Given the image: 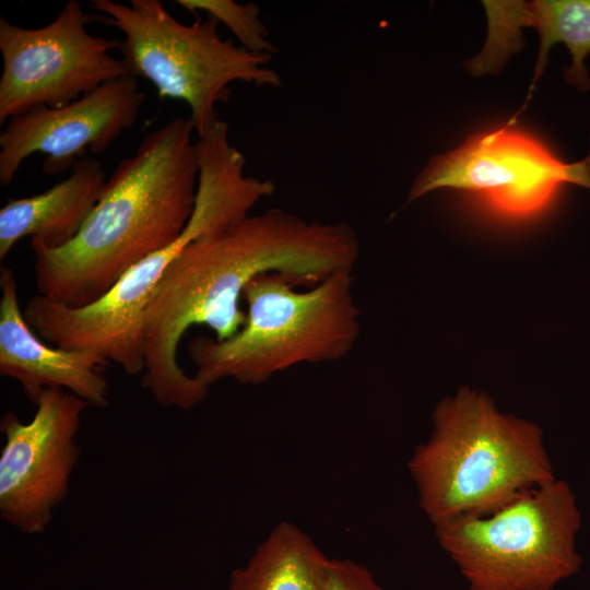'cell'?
<instances>
[{
  "mask_svg": "<svg viewBox=\"0 0 590 590\" xmlns=\"http://www.w3.org/2000/svg\"><path fill=\"white\" fill-rule=\"evenodd\" d=\"M432 421L408 469L434 527L489 515L556 479L541 427L500 412L484 392L461 387Z\"/></svg>",
  "mask_w": 590,
  "mask_h": 590,
  "instance_id": "obj_3",
  "label": "cell"
},
{
  "mask_svg": "<svg viewBox=\"0 0 590 590\" xmlns=\"http://www.w3.org/2000/svg\"><path fill=\"white\" fill-rule=\"evenodd\" d=\"M330 559L298 527L283 521L232 571L227 590H329Z\"/></svg>",
  "mask_w": 590,
  "mask_h": 590,
  "instance_id": "obj_14",
  "label": "cell"
},
{
  "mask_svg": "<svg viewBox=\"0 0 590 590\" xmlns=\"http://www.w3.org/2000/svg\"><path fill=\"white\" fill-rule=\"evenodd\" d=\"M190 119L148 133L119 162L80 233L67 245L31 240L38 294L90 305L144 258L174 243L194 206L199 164Z\"/></svg>",
  "mask_w": 590,
  "mask_h": 590,
  "instance_id": "obj_2",
  "label": "cell"
},
{
  "mask_svg": "<svg viewBox=\"0 0 590 590\" xmlns=\"http://www.w3.org/2000/svg\"><path fill=\"white\" fill-rule=\"evenodd\" d=\"M176 3L196 16L199 12L224 24L239 46L255 54L273 56L278 48L269 39V31L260 19V7L253 2L233 0H177Z\"/></svg>",
  "mask_w": 590,
  "mask_h": 590,
  "instance_id": "obj_15",
  "label": "cell"
},
{
  "mask_svg": "<svg viewBox=\"0 0 590 590\" xmlns=\"http://www.w3.org/2000/svg\"><path fill=\"white\" fill-rule=\"evenodd\" d=\"M0 375L16 380L34 404L46 389H61L88 405L106 408L108 362L97 353L50 346L28 326L12 269L0 270Z\"/></svg>",
  "mask_w": 590,
  "mask_h": 590,
  "instance_id": "obj_11",
  "label": "cell"
},
{
  "mask_svg": "<svg viewBox=\"0 0 590 590\" xmlns=\"http://www.w3.org/2000/svg\"><path fill=\"white\" fill-rule=\"evenodd\" d=\"M95 14L69 0L50 23L25 28L0 19V122L40 107H60L102 84L129 75L110 55L120 40L94 36Z\"/></svg>",
  "mask_w": 590,
  "mask_h": 590,
  "instance_id": "obj_7",
  "label": "cell"
},
{
  "mask_svg": "<svg viewBox=\"0 0 590 590\" xmlns=\"http://www.w3.org/2000/svg\"><path fill=\"white\" fill-rule=\"evenodd\" d=\"M585 162H586V165H587L588 178H589V187H588V189H590V143H589V154L585 158Z\"/></svg>",
  "mask_w": 590,
  "mask_h": 590,
  "instance_id": "obj_17",
  "label": "cell"
},
{
  "mask_svg": "<svg viewBox=\"0 0 590 590\" xmlns=\"http://www.w3.org/2000/svg\"><path fill=\"white\" fill-rule=\"evenodd\" d=\"M329 590H384L371 573L351 559H330Z\"/></svg>",
  "mask_w": 590,
  "mask_h": 590,
  "instance_id": "obj_16",
  "label": "cell"
},
{
  "mask_svg": "<svg viewBox=\"0 0 590 590\" xmlns=\"http://www.w3.org/2000/svg\"><path fill=\"white\" fill-rule=\"evenodd\" d=\"M35 414L22 422L5 413L0 422V515L23 534H42L69 491L79 461L81 417L90 406L61 389H46L34 403Z\"/></svg>",
  "mask_w": 590,
  "mask_h": 590,
  "instance_id": "obj_9",
  "label": "cell"
},
{
  "mask_svg": "<svg viewBox=\"0 0 590 590\" xmlns=\"http://www.w3.org/2000/svg\"><path fill=\"white\" fill-rule=\"evenodd\" d=\"M107 184L102 163L79 158L72 173L42 193L10 199L0 211V260L24 237L48 247L70 243L102 198Z\"/></svg>",
  "mask_w": 590,
  "mask_h": 590,
  "instance_id": "obj_12",
  "label": "cell"
},
{
  "mask_svg": "<svg viewBox=\"0 0 590 590\" xmlns=\"http://www.w3.org/2000/svg\"><path fill=\"white\" fill-rule=\"evenodd\" d=\"M145 95L135 78L106 82L60 107H40L7 121L0 133V182L10 186L26 157L46 155L43 172L58 175L87 151L99 154L138 120Z\"/></svg>",
  "mask_w": 590,
  "mask_h": 590,
  "instance_id": "obj_10",
  "label": "cell"
},
{
  "mask_svg": "<svg viewBox=\"0 0 590 590\" xmlns=\"http://www.w3.org/2000/svg\"><path fill=\"white\" fill-rule=\"evenodd\" d=\"M358 252L357 234L347 224L306 221L276 208L189 244L169 263L145 307L141 386L162 405L197 406L209 387L177 361L191 326H208L214 339L226 340L246 321L239 303L256 276L273 272L295 286H314L337 271L353 270Z\"/></svg>",
  "mask_w": 590,
  "mask_h": 590,
  "instance_id": "obj_1",
  "label": "cell"
},
{
  "mask_svg": "<svg viewBox=\"0 0 590 590\" xmlns=\"http://www.w3.org/2000/svg\"><path fill=\"white\" fill-rule=\"evenodd\" d=\"M96 21L123 34L119 52L128 74L150 81L161 98L185 102L198 138L219 120L216 105L227 103L236 81L282 86L271 55L255 54L219 34L213 17L192 24L176 20L160 0H92Z\"/></svg>",
  "mask_w": 590,
  "mask_h": 590,
  "instance_id": "obj_5",
  "label": "cell"
},
{
  "mask_svg": "<svg viewBox=\"0 0 590 590\" xmlns=\"http://www.w3.org/2000/svg\"><path fill=\"white\" fill-rule=\"evenodd\" d=\"M489 28L505 44L516 45L521 26H532L540 36L535 78L545 67L550 49L557 43L569 50L568 83L581 92L590 87L586 59L590 55V0H536L531 2L485 1Z\"/></svg>",
  "mask_w": 590,
  "mask_h": 590,
  "instance_id": "obj_13",
  "label": "cell"
},
{
  "mask_svg": "<svg viewBox=\"0 0 590 590\" xmlns=\"http://www.w3.org/2000/svg\"><path fill=\"white\" fill-rule=\"evenodd\" d=\"M577 498L555 479L498 510L434 527L468 590H552L579 571Z\"/></svg>",
  "mask_w": 590,
  "mask_h": 590,
  "instance_id": "obj_6",
  "label": "cell"
},
{
  "mask_svg": "<svg viewBox=\"0 0 590 590\" xmlns=\"http://www.w3.org/2000/svg\"><path fill=\"white\" fill-rule=\"evenodd\" d=\"M566 184L589 187L585 160L566 163L533 137L504 126L430 158L411 186L408 201L441 188L464 190L517 217L544 209Z\"/></svg>",
  "mask_w": 590,
  "mask_h": 590,
  "instance_id": "obj_8",
  "label": "cell"
},
{
  "mask_svg": "<svg viewBox=\"0 0 590 590\" xmlns=\"http://www.w3.org/2000/svg\"><path fill=\"white\" fill-rule=\"evenodd\" d=\"M352 270H340L307 291L279 273H262L244 291L246 321L233 337L193 339V377L210 388L222 379L261 385L303 363L346 357L359 335Z\"/></svg>",
  "mask_w": 590,
  "mask_h": 590,
  "instance_id": "obj_4",
  "label": "cell"
}]
</instances>
